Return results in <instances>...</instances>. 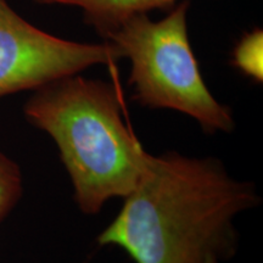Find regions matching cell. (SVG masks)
<instances>
[{
	"mask_svg": "<svg viewBox=\"0 0 263 263\" xmlns=\"http://www.w3.org/2000/svg\"><path fill=\"white\" fill-rule=\"evenodd\" d=\"M39 4L68 5L81 9L88 24L100 35L106 34L121 22L137 14L173 5L177 0H34Z\"/></svg>",
	"mask_w": 263,
	"mask_h": 263,
	"instance_id": "obj_5",
	"label": "cell"
},
{
	"mask_svg": "<svg viewBox=\"0 0 263 263\" xmlns=\"http://www.w3.org/2000/svg\"><path fill=\"white\" fill-rule=\"evenodd\" d=\"M184 0L160 21L137 14L104 35L130 61L134 99L151 108H170L193 117L206 133L234 129L228 106L211 94L188 37Z\"/></svg>",
	"mask_w": 263,
	"mask_h": 263,
	"instance_id": "obj_3",
	"label": "cell"
},
{
	"mask_svg": "<svg viewBox=\"0 0 263 263\" xmlns=\"http://www.w3.org/2000/svg\"><path fill=\"white\" fill-rule=\"evenodd\" d=\"M257 203L255 186L232 178L219 160L150 155L98 241L123 249L136 263H219L235 254L234 218Z\"/></svg>",
	"mask_w": 263,
	"mask_h": 263,
	"instance_id": "obj_1",
	"label": "cell"
},
{
	"mask_svg": "<svg viewBox=\"0 0 263 263\" xmlns=\"http://www.w3.org/2000/svg\"><path fill=\"white\" fill-rule=\"evenodd\" d=\"M22 190V174L17 163L0 153V222L14 210Z\"/></svg>",
	"mask_w": 263,
	"mask_h": 263,
	"instance_id": "obj_7",
	"label": "cell"
},
{
	"mask_svg": "<svg viewBox=\"0 0 263 263\" xmlns=\"http://www.w3.org/2000/svg\"><path fill=\"white\" fill-rule=\"evenodd\" d=\"M123 59L112 43L66 41L42 31L0 0V98Z\"/></svg>",
	"mask_w": 263,
	"mask_h": 263,
	"instance_id": "obj_4",
	"label": "cell"
},
{
	"mask_svg": "<svg viewBox=\"0 0 263 263\" xmlns=\"http://www.w3.org/2000/svg\"><path fill=\"white\" fill-rule=\"evenodd\" d=\"M233 65L255 81L263 80V31L256 28L240 39L233 52Z\"/></svg>",
	"mask_w": 263,
	"mask_h": 263,
	"instance_id": "obj_6",
	"label": "cell"
},
{
	"mask_svg": "<svg viewBox=\"0 0 263 263\" xmlns=\"http://www.w3.org/2000/svg\"><path fill=\"white\" fill-rule=\"evenodd\" d=\"M24 112L57 143L84 213L124 199L145 172L150 154L123 120L120 94L108 82L62 77L35 90Z\"/></svg>",
	"mask_w": 263,
	"mask_h": 263,
	"instance_id": "obj_2",
	"label": "cell"
}]
</instances>
